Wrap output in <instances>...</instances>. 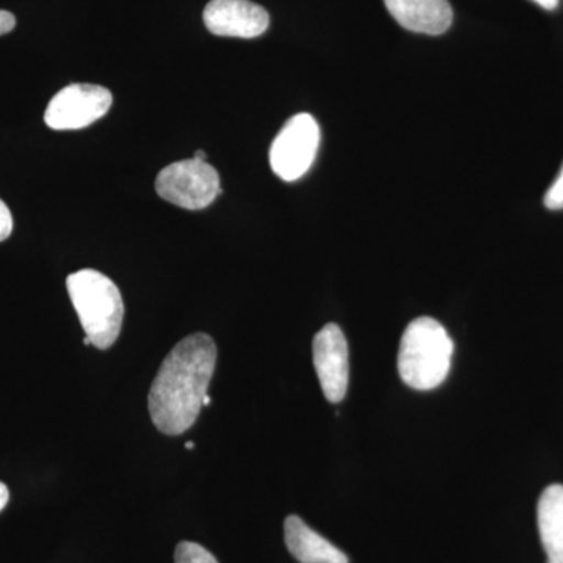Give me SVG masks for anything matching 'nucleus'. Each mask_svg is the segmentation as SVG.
Returning a JSON list of instances; mask_svg holds the SVG:
<instances>
[{
  "label": "nucleus",
  "mask_w": 563,
  "mask_h": 563,
  "mask_svg": "<svg viewBox=\"0 0 563 563\" xmlns=\"http://www.w3.org/2000/svg\"><path fill=\"white\" fill-rule=\"evenodd\" d=\"M217 357V344L207 333L185 336L166 355L147 396L158 431L180 435L195 424L209 395Z\"/></svg>",
  "instance_id": "1"
},
{
  "label": "nucleus",
  "mask_w": 563,
  "mask_h": 563,
  "mask_svg": "<svg viewBox=\"0 0 563 563\" xmlns=\"http://www.w3.org/2000/svg\"><path fill=\"white\" fill-rule=\"evenodd\" d=\"M453 354V339L443 324L433 318H417L402 333L398 352L399 376L413 390H433L450 374Z\"/></svg>",
  "instance_id": "2"
},
{
  "label": "nucleus",
  "mask_w": 563,
  "mask_h": 563,
  "mask_svg": "<svg viewBox=\"0 0 563 563\" xmlns=\"http://www.w3.org/2000/svg\"><path fill=\"white\" fill-rule=\"evenodd\" d=\"M66 288L92 346L102 351L113 346L124 321V301L117 284L96 269H81L68 276Z\"/></svg>",
  "instance_id": "3"
},
{
  "label": "nucleus",
  "mask_w": 563,
  "mask_h": 563,
  "mask_svg": "<svg viewBox=\"0 0 563 563\" xmlns=\"http://www.w3.org/2000/svg\"><path fill=\"white\" fill-rule=\"evenodd\" d=\"M155 190L180 209L202 210L221 195L220 174L207 162L180 161L158 173Z\"/></svg>",
  "instance_id": "4"
},
{
  "label": "nucleus",
  "mask_w": 563,
  "mask_h": 563,
  "mask_svg": "<svg viewBox=\"0 0 563 563\" xmlns=\"http://www.w3.org/2000/svg\"><path fill=\"white\" fill-rule=\"evenodd\" d=\"M320 140V125L312 114L299 113L290 118L269 150L274 174L285 181L301 179L312 168Z\"/></svg>",
  "instance_id": "5"
},
{
  "label": "nucleus",
  "mask_w": 563,
  "mask_h": 563,
  "mask_svg": "<svg viewBox=\"0 0 563 563\" xmlns=\"http://www.w3.org/2000/svg\"><path fill=\"white\" fill-rule=\"evenodd\" d=\"M113 96L101 85L73 84L52 98L44 121L54 131H79L106 117Z\"/></svg>",
  "instance_id": "6"
},
{
  "label": "nucleus",
  "mask_w": 563,
  "mask_h": 563,
  "mask_svg": "<svg viewBox=\"0 0 563 563\" xmlns=\"http://www.w3.org/2000/svg\"><path fill=\"white\" fill-rule=\"evenodd\" d=\"M313 365L325 399L343 401L350 385V350L340 325L331 322L314 335Z\"/></svg>",
  "instance_id": "7"
},
{
  "label": "nucleus",
  "mask_w": 563,
  "mask_h": 563,
  "mask_svg": "<svg viewBox=\"0 0 563 563\" xmlns=\"http://www.w3.org/2000/svg\"><path fill=\"white\" fill-rule=\"evenodd\" d=\"M202 18L207 31L231 38H257L269 27L268 11L251 0H211Z\"/></svg>",
  "instance_id": "8"
},
{
  "label": "nucleus",
  "mask_w": 563,
  "mask_h": 563,
  "mask_svg": "<svg viewBox=\"0 0 563 563\" xmlns=\"http://www.w3.org/2000/svg\"><path fill=\"white\" fill-rule=\"evenodd\" d=\"M388 13L401 27L426 35H442L453 24L448 0H384Z\"/></svg>",
  "instance_id": "9"
},
{
  "label": "nucleus",
  "mask_w": 563,
  "mask_h": 563,
  "mask_svg": "<svg viewBox=\"0 0 563 563\" xmlns=\"http://www.w3.org/2000/svg\"><path fill=\"white\" fill-rule=\"evenodd\" d=\"M285 544L296 561L301 563H350V559L328 539L314 532L298 515H290L284 523Z\"/></svg>",
  "instance_id": "10"
},
{
  "label": "nucleus",
  "mask_w": 563,
  "mask_h": 563,
  "mask_svg": "<svg viewBox=\"0 0 563 563\" xmlns=\"http://www.w3.org/2000/svg\"><path fill=\"white\" fill-rule=\"evenodd\" d=\"M537 523L548 563H563V485L544 488L537 506Z\"/></svg>",
  "instance_id": "11"
},
{
  "label": "nucleus",
  "mask_w": 563,
  "mask_h": 563,
  "mask_svg": "<svg viewBox=\"0 0 563 563\" xmlns=\"http://www.w3.org/2000/svg\"><path fill=\"white\" fill-rule=\"evenodd\" d=\"M176 563H218L217 558L207 551L201 544L192 542H180L177 544Z\"/></svg>",
  "instance_id": "12"
},
{
  "label": "nucleus",
  "mask_w": 563,
  "mask_h": 563,
  "mask_svg": "<svg viewBox=\"0 0 563 563\" xmlns=\"http://www.w3.org/2000/svg\"><path fill=\"white\" fill-rule=\"evenodd\" d=\"M544 206L550 210H563V168L550 190L544 195Z\"/></svg>",
  "instance_id": "13"
},
{
  "label": "nucleus",
  "mask_w": 563,
  "mask_h": 563,
  "mask_svg": "<svg viewBox=\"0 0 563 563\" xmlns=\"http://www.w3.org/2000/svg\"><path fill=\"white\" fill-rule=\"evenodd\" d=\"M13 232V217L7 203L0 199V242H5Z\"/></svg>",
  "instance_id": "14"
},
{
  "label": "nucleus",
  "mask_w": 563,
  "mask_h": 563,
  "mask_svg": "<svg viewBox=\"0 0 563 563\" xmlns=\"http://www.w3.org/2000/svg\"><path fill=\"white\" fill-rule=\"evenodd\" d=\"M16 27V18L10 11L0 10V36L7 35Z\"/></svg>",
  "instance_id": "15"
},
{
  "label": "nucleus",
  "mask_w": 563,
  "mask_h": 563,
  "mask_svg": "<svg viewBox=\"0 0 563 563\" xmlns=\"http://www.w3.org/2000/svg\"><path fill=\"white\" fill-rule=\"evenodd\" d=\"M9 499H10L9 488H7L5 484L0 483V512H2L3 509H5L7 504H9Z\"/></svg>",
  "instance_id": "16"
},
{
  "label": "nucleus",
  "mask_w": 563,
  "mask_h": 563,
  "mask_svg": "<svg viewBox=\"0 0 563 563\" xmlns=\"http://www.w3.org/2000/svg\"><path fill=\"white\" fill-rule=\"evenodd\" d=\"M537 5L542 7L544 10H555L559 5V0H532Z\"/></svg>",
  "instance_id": "17"
},
{
  "label": "nucleus",
  "mask_w": 563,
  "mask_h": 563,
  "mask_svg": "<svg viewBox=\"0 0 563 563\" xmlns=\"http://www.w3.org/2000/svg\"><path fill=\"white\" fill-rule=\"evenodd\" d=\"M195 161H199V162H206V158H207V154L206 152L199 150V151H196L195 152Z\"/></svg>",
  "instance_id": "18"
},
{
  "label": "nucleus",
  "mask_w": 563,
  "mask_h": 563,
  "mask_svg": "<svg viewBox=\"0 0 563 563\" xmlns=\"http://www.w3.org/2000/svg\"><path fill=\"white\" fill-rule=\"evenodd\" d=\"M211 398L209 395H206V398H203V407L210 406Z\"/></svg>",
  "instance_id": "19"
},
{
  "label": "nucleus",
  "mask_w": 563,
  "mask_h": 563,
  "mask_svg": "<svg viewBox=\"0 0 563 563\" xmlns=\"http://www.w3.org/2000/svg\"><path fill=\"white\" fill-rule=\"evenodd\" d=\"M84 344H85V346H92L91 340L88 339V336H85Z\"/></svg>",
  "instance_id": "20"
},
{
  "label": "nucleus",
  "mask_w": 563,
  "mask_h": 563,
  "mask_svg": "<svg viewBox=\"0 0 563 563\" xmlns=\"http://www.w3.org/2000/svg\"><path fill=\"white\" fill-rule=\"evenodd\" d=\"M185 448H187V450H192V448H195V443H192V442L185 443Z\"/></svg>",
  "instance_id": "21"
}]
</instances>
